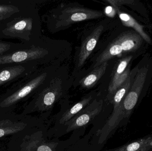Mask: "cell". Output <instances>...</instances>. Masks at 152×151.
I'll use <instances>...</instances> for the list:
<instances>
[{
  "instance_id": "30bf717a",
  "label": "cell",
  "mask_w": 152,
  "mask_h": 151,
  "mask_svg": "<svg viewBox=\"0 0 152 151\" xmlns=\"http://www.w3.org/2000/svg\"><path fill=\"white\" fill-rule=\"evenodd\" d=\"M116 10V12L118 15L123 25L134 28L137 33L148 43L151 44V43L150 36L146 34L143 29L142 26L139 24L132 16L127 13L122 12L119 9V7H113Z\"/></svg>"
},
{
  "instance_id": "ffe728a7",
  "label": "cell",
  "mask_w": 152,
  "mask_h": 151,
  "mask_svg": "<svg viewBox=\"0 0 152 151\" xmlns=\"http://www.w3.org/2000/svg\"><path fill=\"white\" fill-rule=\"evenodd\" d=\"M37 151H52V150L48 146L42 145L38 148Z\"/></svg>"
},
{
  "instance_id": "ac0fdd59",
  "label": "cell",
  "mask_w": 152,
  "mask_h": 151,
  "mask_svg": "<svg viewBox=\"0 0 152 151\" xmlns=\"http://www.w3.org/2000/svg\"><path fill=\"white\" fill-rule=\"evenodd\" d=\"M105 12L106 15L109 17H113L116 15V10L113 8V6H107L105 8Z\"/></svg>"
},
{
  "instance_id": "ba28073f",
  "label": "cell",
  "mask_w": 152,
  "mask_h": 151,
  "mask_svg": "<svg viewBox=\"0 0 152 151\" xmlns=\"http://www.w3.org/2000/svg\"><path fill=\"white\" fill-rule=\"evenodd\" d=\"M103 29V26L102 25L97 27L83 42L79 55L78 64L79 67H81L84 64L95 48Z\"/></svg>"
},
{
  "instance_id": "8fae6325",
  "label": "cell",
  "mask_w": 152,
  "mask_h": 151,
  "mask_svg": "<svg viewBox=\"0 0 152 151\" xmlns=\"http://www.w3.org/2000/svg\"><path fill=\"white\" fill-rule=\"evenodd\" d=\"M123 52V50L117 38L97 58L94 65V68L99 66L104 62H108L109 60L116 56L121 55Z\"/></svg>"
},
{
  "instance_id": "8992f818",
  "label": "cell",
  "mask_w": 152,
  "mask_h": 151,
  "mask_svg": "<svg viewBox=\"0 0 152 151\" xmlns=\"http://www.w3.org/2000/svg\"><path fill=\"white\" fill-rule=\"evenodd\" d=\"M34 66L33 62L4 67L0 70V89L14 84L29 74Z\"/></svg>"
},
{
  "instance_id": "5bb4252c",
  "label": "cell",
  "mask_w": 152,
  "mask_h": 151,
  "mask_svg": "<svg viewBox=\"0 0 152 151\" xmlns=\"http://www.w3.org/2000/svg\"><path fill=\"white\" fill-rule=\"evenodd\" d=\"M132 57H133L132 56H129L120 61L110 82L109 90L112 88L116 81L124 73L126 69L132 59Z\"/></svg>"
},
{
  "instance_id": "6da1fadb",
  "label": "cell",
  "mask_w": 152,
  "mask_h": 151,
  "mask_svg": "<svg viewBox=\"0 0 152 151\" xmlns=\"http://www.w3.org/2000/svg\"><path fill=\"white\" fill-rule=\"evenodd\" d=\"M31 9L0 22V38L17 39L30 44L35 30V18Z\"/></svg>"
},
{
  "instance_id": "9a60e30c",
  "label": "cell",
  "mask_w": 152,
  "mask_h": 151,
  "mask_svg": "<svg viewBox=\"0 0 152 151\" xmlns=\"http://www.w3.org/2000/svg\"><path fill=\"white\" fill-rule=\"evenodd\" d=\"M30 44L5 41L0 39V56H3L23 48Z\"/></svg>"
},
{
  "instance_id": "7c38bea8",
  "label": "cell",
  "mask_w": 152,
  "mask_h": 151,
  "mask_svg": "<svg viewBox=\"0 0 152 151\" xmlns=\"http://www.w3.org/2000/svg\"><path fill=\"white\" fill-rule=\"evenodd\" d=\"M108 62H105L94 68L89 74L83 78L80 82L84 87L89 88L94 86L105 73Z\"/></svg>"
},
{
  "instance_id": "277c9868",
  "label": "cell",
  "mask_w": 152,
  "mask_h": 151,
  "mask_svg": "<svg viewBox=\"0 0 152 151\" xmlns=\"http://www.w3.org/2000/svg\"><path fill=\"white\" fill-rule=\"evenodd\" d=\"M102 16V13L98 11L82 7H68L57 17L56 27L60 28L75 22L99 18Z\"/></svg>"
},
{
  "instance_id": "d6986e66",
  "label": "cell",
  "mask_w": 152,
  "mask_h": 151,
  "mask_svg": "<svg viewBox=\"0 0 152 151\" xmlns=\"http://www.w3.org/2000/svg\"><path fill=\"white\" fill-rule=\"evenodd\" d=\"M82 108H83V104L81 103H78L71 108L70 110V113L73 114H76L80 111Z\"/></svg>"
},
{
  "instance_id": "4fadbf2b",
  "label": "cell",
  "mask_w": 152,
  "mask_h": 151,
  "mask_svg": "<svg viewBox=\"0 0 152 151\" xmlns=\"http://www.w3.org/2000/svg\"><path fill=\"white\" fill-rule=\"evenodd\" d=\"M24 127V124L14 123L8 120L0 121V138L8 135L18 133L22 130Z\"/></svg>"
},
{
  "instance_id": "e0dca14e",
  "label": "cell",
  "mask_w": 152,
  "mask_h": 151,
  "mask_svg": "<svg viewBox=\"0 0 152 151\" xmlns=\"http://www.w3.org/2000/svg\"><path fill=\"white\" fill-rule=\"evenodd\" d=\"M89 119L90 118L88 115L87 114H83L77 119L76 123L77 126H81L88 123Z\"/></svg>"
},
{
  "instance_id": "2e32d148",
  "label": "cell",
  "mask_w": 152,
  "mask_h": 151,
  "mask_svg": "<svg viewBox=\"0 0 152 151\" xmlns=\"http://www.w3.org/2000/svg\"><path fill=\"white\" fill-rule=\"evenodd\" d=\"M107 2L112 5L113 7H119L124 4H131L133 3V0H107Z\"/></svg>"
},
{
  "instance_id": "7a4b0ae2",
  "label": "cell",
  "mask_w": 152,
  "mask_h": 151,
  "mask_svg": "<svg viewBox=\"0 0 152 151\" xmlns=\"http://www.w3.org/2000/svg\"><path fill=\"white\" fill-rule=\"evenodd\" d=\"M29 74L12 84L2 96L1 107H10L26 98L43 83L47 76L46 73L37 75Z\"/></svg>"
},
{
  "instance_id": "52a82bcc",
  "label": "cell",
  "mask_w": 152,
  "mask_h": 151,
  "mask_svg": "<svg viewBox=\"0 0 152 151\" xmlns=\"http://www.w3.org/2000/svg\"><path fill=\"white\" fill-rule=\"evenodd\" d=\"M30 9L29 4L25 0H0V22Z\"/></svg>"
},
{
  "instance_id": "9c48e42d",
  "label": "cell",
  "mask_w": 152,
  "mask_h": 151,
  "mask_svg": "<svg viewBox=\"0 0 152 151\" xmlns=\"http://www.w3.org/2000/svg\"><path fill=\"white\" fill-rule=\"evenodd\" d=\"M123 52H133L137 50L142 45L143 39L134 32H128L118 38Z\"/></svg>"
},
{
  "instance_id": "3957f363",
  "label": "cell",
  "mask_w": 152,
  "mask_h": 151,
  "mask_svg": "<svg viewBox=\"0 0 152 151\" xmlns=\"http://www.w3.org/2000/svg\"><path fill=\"white\" fill-rule=\"evenodd\" d=\"M48 51L34 44L0 56V70L7 66L33 62L44 57Z\"/></svg>"
},
{
  "instance_id": "5b68a950",
  "label": "cell",
  "mask_w": 152,
  "mask_h": 151,
  "mask_svg": "<svg viewBox=\"0 0 152 151\" xmlns=\"http://www.w3.org/2000/svg\"><path fill=\"white\" fill-rule=\"evenodd\" d=\"M148 71V65H146L138 69L137 72L130 88L122 102L123 107L126 112H131L136 105L144 86Z\"/></svg>"
}]
</instances>
